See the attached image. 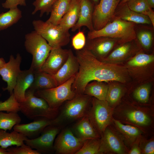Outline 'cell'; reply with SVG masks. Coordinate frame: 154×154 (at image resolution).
I'll return each mask as SVG.
<instances>
[{"instance_id":"cell-35","label":"cell","mask_w":154,"mask_h":154,"mask_svg":"<svg viewBox=\"0 0 154 154\" xmlns=\"http://www.w3.org/2000/svg\"><path fill=\"white\" fill-rule=\"evenodd\" d=\"M57 0H35L33 4L35 7L32 14L34 15L38 11L40 12V16L44 14H48L50 12L52 6Z\"/></svg>"},{"instance_id":"cell-33","label":"cell","mask_w":154,"mask_h":154,"mask_svg":"<svg viewBox=\"0 0 154 154\" xmlns=\"http://www.w3.org/2000/svg\"><path fill=\"white\" fill-rule=\"evenodd\" d=\"M98 138H92L84 141L81 148L75 154H99L100 139Z\"/></svg>"},{"instance_id":"cell-4","label":"cell","mask_w":154,"mask_h":154,"mask_svg":"<svg viewBox=\"0 0 154 154\" xmlns=\"http://www.w3.org/2000/svg\"><path fill=\"white\" fill-rule=\"evenodd\" d=\"M24 46L32 56L30 68L34 72L40 71L52 48L46 41L35 31L26 34Z\"/></svg>"},{"instance_id":"cell-11","label":"cell","mask_w":154,"mask_h":154,"mask_svg":"<svg viewBox=\"0 0 154 154\" xmlns=\"http://www.w3.org/2000/svg\"><path fill=\"white\" fill-rule=\"evenodd\" d=\"M84 141L75 136L71 130L66 129L55 139L54 151L59 154H75L82 146Z\"/></svg>"},{"instance_id":"cell-14","label":"cell","mask_w":154,"mask_h":154,"mask_svg":"<svg viewBox=\"0 0 154 154\" xmlns=\"http://www.w3.org/2000/svg\"><path fill=\"white\" fill-rule=\"evenodd\" d=\"M101 135L99 154L125 153V147L121 137L108 126Z\"/></svg>"},{"instance_id":"cell-29","label":"cell","mask_w":154,"mask_h":154,"mask_svg":"<svg viewBox=\"0 0 154 154\" xmlns=\"http://www.w3.org/2000/svg\"><path fill=\"white\" fill-rule=\"evenodd\" d=\"M22 13L17 7L0 13V31L5 29L17 23L22 18Z\"/></svg>"},{"instance_id":"cell-19","label":"cell","mask_w":154,"mask_h":154,"mask_svg":"<svg viewBox=\"0 0 154 154\" xmlns=\"http://www.w3.org/2000/svg\"><path fill=\"white\" fill-rule=\"evenodd\" d=\"M34 78V72L31 68L21 70L13 91L15 98L19 103L25 101L26 92L31 86Z\"/></svg>"},{"instance_id":"cell-38","label":"cell","mask_w":154,"mask_h":154,"mask_svg":"<svg viewBox=\"0 0 154 154\" xmlns=\"http://www.w3.org/2000/svg\"><path fill=\"white\" fill-rule=\"evenodd\" d=\"M151 85L148 83L142 85L136 89L133 93L135 98L138 101L143 103L147 102L148 100Z\"/></svg>"},{"instance_id":"cell-12","label":"cell","mask_w":154,"mask_h":154,"mask_svg":"<svg viewBox=\"0 0 154 154\" xmlns=\"http://www.w3.org/2000/svg\"><path fill=\"white\" fill-rule=\"evenodd\" d=\"M118 45L120 44L117 39L100 37L91 39H87L84 48L101 61Z\"/></svg>"},{"instance_id":"cell-1","label":"cell","mask_w":154,"mask_h":154,"mask_svg":"<svg viewBox=\"0 0 154 154\" xmlns=\"http://www.w3.org/2000/svg\"><path fill=\"white\" fill-rule=\"evenodd\" d=\"M76 56L79 69L72 86L76 94H84L86 85L93 81L125 84L130 79L125 66L101 61L84 48L76 50Z\"/></svg>"},{"instance_id":"cell-25","label":"cell","mask_w":154,"mask_h":154,"mask_svg":"<svg viewBox=\"0 0 154 154\" xmlns=\"http://www.w3.org/2000/svg\"><path fill=\"white\" fill-rule=\"evenodd\" d=\"M34 72V80L29 89L35 92L58 86L53 75L40 71Z\"/></svg>"},{"instance_id":"cell-51","label":"cell","mask_w":154,"mask_h":154,"mask_svg":"<svg viewBox=\"0 0 154 154\" xmlns=\"http://www.w3.org/2000/svg\"><path fill=\"white\" fill-rule=\"evenodd\" d=\"M1 92H0V97H1Z\"/></svg>"},{"instance_id":"cell-6","label":"cell","mask_w":154,"mask_h":154,"mask_svg":"<svg viewBox=\"0 0 154 154\" xmlns=\"http://www.w3.org/2000/svg\"><path fill=\"white\" fill-rule=\"evenodd\" d=\"M75 76L55 87L36 91L34 94L44 99L50 108L58 109L64 102L72 99L75 96L72 89Z\"/></svg>"},{"instance_id":"cell-44","label":"cell","mask_w":154,"mask_h":154,"mask_svg":"<svg viewBox=\"0 0 154 154\" xmlns=\"http://www.w3.org/2000/svg\"><path fill=\"white\" fill-rule=\"evenodd\" d=\"M143 14L147 15L150 20L152 25L154 27V12L152 8H151L148 10L145 11Z\"/></svg>"},{"instance_id":"cell-50","label":"cell","mask_w":154,"mask_h":154,"mask_svg":"<svg viewBox=\"0 0 154 154\" xmlns=\"http://www.w3.org/2000/svg\"><path fill=\"white\" fill-rule=\"evenodd\" d=\"M100 0H92V1L96 4H97L99 2Z\"/></svg>"},{"instance_id":"cell-40","label":"cell","mask_w":154,"mask_h":154,"mask_svg":"<svg viewBox=\"0 0 154 154\" xmlns=\"http://www.w3.org/2000/svg\"><path fill=\"white\" fill-rule=\"evenodd\" d=\"M9 154H40L36 150L33 149L30 146L24 143L19 146L8 147L6 149Z\"/></svg>"},{"instance_id":"cell-22","label":"cell","mask_w":154,"mask_h":154,"mask_svg":"<svg viewBox=\"0 0 154 154\" xmlns=\"http://www.w3.org/2000/svg\"><path fill=\"white\" fill-rule=\"evenodd\" d=\"M136 54L127 62L125 66L129 75L137 74L138 72L146 69L153 64L154 62V56L152 54L141 52Z\"/></svg>"},{"instance_id":"cell-43","label":"cell","mask_w":154,"mask_h":154,"mask_svg":"<svg viewBox=\"0 0 154 154\" xmlns=\"http://www.w3.org/2000/svg\"><path fill=\"white\" fill-rule=\"evenodd\" d=\"M141 149V153L145 154L154 153V141L153 140H149L145 143Z\"/></svg>"},{"instance_id":"cell-2","label":"cell","mask_w":154,"mask_h":154,"mask_svg":"<svg viewBox=\"0 0 154 154\" xmlns=\"http://www.w3.org/2000/svg\"><path fill=\"white\" fill-rule=\"evenodd\" d=\"M135 23L119 19H113L102 29L89 31L87 39L104 37L118 40L120 45L136 39Z\"/></svg>"},{"instance_id":"cell-28","label":"cell","mask_w":154,"mask_h":154,"mask_svg":"<svg viewBox=\"0 0 154 154\" xmlns=\"http://www.w3.org/2000/svg\"><path fill=\"white\" fill-rule=\"evenodd\" d=\"M71 0H57L53 5L50 17L46 21L55 25H59L68 10Z\"/></svg>"},{"instance_id":"cell-37","label":"cell","mask_w":154,"mask_h":154,"mask_svg":"<svg viewBox=\"0 0 154 154\" xmlns=\"http://www.w3.org/2000/svg\"><path fill=\"white\" fill-rule=\"evenodd\" d=\"M136 38L141 45L148 50L151 47L153 40L152 33L148 30L142 29L136 33Z\"/></svg>"},{"instance_id":"cell-20","label":"cell","mask_w":154,"mask_h":154,"mask_svg":"<svg viewBox=\"0 0 154 154\" xmlns=\"http://www.w3.org/2000/svg\"><path fill=\"white\" fill-rule=\"evenodd\" d=\"M116 19H119L135 24L152 25L147 15L131 10L126 3L119 4L112 20Z\"/></svg>"},{"instance_id":"cell-3","label":"cell","mask_w":154,"mask_h":154,"mask_svg":"<svg viewBox=\"0 0 154 154\" xmlns=\"http://www.w3.org/2000/svg\"><path fill=\"white\" fill-rule=\"evenodd\" d=\"M35 92L29 89L27 90L25 101L20 103V111L30 120L55 119L58 109L50 108L44 99L35 96Z\"/></svg>"},{"instance_id":"cell-16","label":"cell","mask_w":154,"mask_h":154,"mask_svg":"<svg viewBox=\"0 0 154 154\" xmlns=\"http://www.w3.org/2000/svg\"><path fill=\"white\" fill-rule=\"evenodd\" d=\"M54 124V119H40L33 120V121L27 123L16 125L14 126L13 129L28 139H32L38 137L46 127Z\"/></svg>"},{"instance_id":"cell-34","label":"cell","mask_w":154,"mask_h":154,"mask_svg":"<svg viewBox=\"0 0 154 154\" xmlns=\"http://www.w3.org/2000/svg\"><path fill=\"white\" fill-rule=\"evenodd\" d=\"M114 124L117 129L127 138L135 139L139 137L141 132L136 127L124 124L114 119Z\"/></svg>"},{"instance_id":"cell-48","label":"cell","mask_w":154,"mask_h":154,"mask_svg":"<svg viewBox=\"0 0 154 154\" xmlns=\"http://www.w3.org/2000/svg\"><path fill=\"white\" fill-rule=\"evenodd\" d=\"M6 63V62L3 58H0V68Z\"/></svg>"},{"instance_id":"cell-32","label":"cell","mask_w":154,"mask_h":154,"mask_svg":"<svg viewBox=\"0 0 154 154\" xmlns=\"http://www.w3.org/2000/svg\"><path fill=\"white\" fill-rule=\"evenodd\" d=\"M123 92L121 86L117 83L112 84L108 85L106 100L111 107L117 103L121 99Z\"/></svg>"},{"instance_id":"cell-7","label":"cell","mask_w":154,"mask_h":154,"mask_svg":"<svg viewBox=\"0 0 154 154\" xmlns=\"http://www.w3.org/2000/svg\"><path fill=\"white\" fill-rule=\"evenodd\" d=\"M91 96L87 95L76 94L67 101L61 114L54 119L55 124L58 125L61 122L73 121L86 116Z\"/></svg>"},{"instance_id":"cell-23","label":"cell","mask_w":154,"mask_h":154,"mask_svg":"<svg viewBox=\"0 0 154 154\" xmlns=\"http://www.w3.org/2000/svg\"><path fill=\"white\" fill-rule=\"evenodd\" d=\"M73 130L76 136L84 141L100 137L87 116L80 119L74 126Z\"/></svg>"},{"instance_id":"cell-46","label":"cell","mask_w":154,"mask_h":154,"mask_svg":"<svg viewBox=\"0 0 154 154\" xmlns=\"http://www.w3.org/2000/svg\"><path fill=\"white\" fill-rule=\"evenodd\" d=\"M0 154H9L6 149L2 148L0 146Z\"/></svg>"},{"instance_id":"cell-41","label":"cell","mask_w":154,"mask_h":154,"mask_svg":"<svg viewBox=\"0 0 154 154\" xmlns=\"http://www.w3.org/2000/svg\"><path fill=\"white\" fill-rule=\"evenodd\" d=\"M78 32L72 39V44L73 48L76 50L83 49L85 47L86 39L84 32L79 29Z\"/></svg>"},{"instance_id":"cell-18","label":"cell","mask_w":154,"mask_h":154,"mask_svg":"<svg viewBox=\"0 0 154 154\" xmlns=\"http://www.w3.org/2000/svg\"><path fill=\"white\" fill-rule=\"evenodd\" d=\"M79 69V64L76 56L71 49H69L68 57L61 68L53 75L58 86L76 76Z\"/></svg>"},{"instance_id":"cell-39","label":"cell","mask_w":154,"mask_h":154,"mask_svg":"<svg viewBox=\"0 0 154 154\" xmlns=\"http://www.w3.org/2000/svg\"><path fill=\"white\" fill-rule=\"evenodd\" d=\"M126 3L130 9L142 14L151 8L147 0H129Z\"/></svg>"},{"instance_id":"cell-8","label":"cell","mask_w":154,"mask_h":154,"mask_svg":"<svg viewBox=\"0 0 154 154\" xmlns=\"http://www.w3.org/2000/svg\"><path fill=\"white\" fill-rule=\"evenodd\" d=\"M91 103V108L86 116L96 131L101 135L112 120V108L106 100H100L94 97Z\"/></svg>"},{"instance_id":"cell-36","label":"cell","mask_w":154,"mask_h":154,"mask_svg":"<svg viewBox=\"0 0 154 154\" xmlns=\"http://www.w3.org/2000/svg\"><path fill=\"white\" fill-rule=\"evenodd\" d=\"M1 111H6L7 112H18L20 111V103L16 100L13 93L4 102L0 101Z\"/></svg>"},{"instance_id":"cell-45","label":"cell","mask_w":154,"mask_h":154,"mask_svg":"<svg viewBox=\"0 0 154 154\" xmlns=\"http://www.w3.org/2000/svg\"><path fill=\"white\" fill-rule=\"evenodd\" d=\"M128 153L129 154H140L141 153V149L137 143L134 145Z\"/></svg>"},{"instance_id":"cell-31","label":"cell","mask_w":154,"mask_h":154,"mask_svg":"<svg viewBox=\"0 0 154 154\" xmlns=\"http://www.w3.org/2000/svg\"><path fill=\"white\" fill-rule=\"evenodd\" d=\"M125 116L127 120L135 124L141 126L148 125L151 123L149 117L144 112L138 110L127 112Z\"/></svg>"},{"instance_id":"cell-21","label":"cell","mask_w":154,"mask_h":154,"mask_svg":"<svg viewBox=\"0 0 154 154\" xmlns=\"http://www.w3.org/2000/svg\"><path fill=\"white\" fill-rule=\"evenodd\" d=\"M93 9V4L89 0H80L78 18L76 24L71 28L72 31L80 29L83 26L86 27L90 31L94 30L92 22Z\"/></svg>"},{"instance_id":"cell-49","label":"cell","mask_w":154,"mask_h":154,"mask_svg":"<svg viewBox=\"0 0 154 154\" xmlns=\"http://www.w3.org/2000/svg\"><path fill=\"white\" fill-rule=\"evenodd\" d=\"M129 0H121L119 4H122L126 3Z\"/></svg>"},{"instance_id":"cell-42","label":"cell","mask_w":154,"mask_h":154,"mask_svg":"<svg viewBox=\"0 0 154 154\" xmlns=\"http://www.w3.org/2000/svg\"><path fill=\"white\" fill-rule=\"evenodd\" d=\"M19 5L26 6V0H5L2 4L3 7L9 9L17 7Z\"/></svg>"},{"instance_id":"cell-26","label":"cell","mask_w":154,"mask_h":154,"mask_svg":"<svg viewBox=\"0 0 154 154\" xmlns=\"http://www.w3.org/2000/svg\"><path fill=\"white\" fill-rule=\"evenodd\" d=\"M28 138L16 131L9 133L0 130V146L7 149L13 145L19 146L25 143Z\"/></svg>"},{"instance_id":"cell-17","label":"cell","mask_w":154,"mask_h":154,"mask_svg":"<svg viewBox=\"0 0 154 154\" xmlns=\"http://www.w3.org/2000/svg\"><path fill=\"white\" fill-rule=\"evenodd\" d=\"M136 39L119 45L101 61L108 63L117 64L135 54L139 50L137 46Z\"/></svg>"},{"instance_id":"cell-9","label":"cell","mask_w":154,"mask_h":154,"mask_svg":"<svg viewBox=\"0 0 154 154\" xmlns=\"http://www.w3.org/2000/svg\"><path fill=\"white\" fill-rule=\"evenodd\" d=\"M121 0H100L93 9L92 22L94 30H98L111 21Z\"/></svg>"},{"instance_id":"cell-30","label":"cell","mask_w":154,"mask_h":154,"mask_svg":"<svg viewBox=\"0 0 154 154\" xmlns=\"http://www.w3.org/2000/svg\"><path fill=\"white\" fill-rule=\"evenodd\" d=\"M21 121L17 112H0V130L10 131L15 125L20 123Z\"/></svg>"},{"instance_id":"cell-13","label":"cell","mask_w":154,"mask_h":154,"mask_svg":"<svg viewBox=\"0 0 154 154\" xmlns=\"http://www.w3.org/2000/svg\"><path fill=\"white\" fill-rule=\"evenodd\" d=\"M21 61L22 57L19 54H17L15 58L11 54L9 62L0 68V75L7 84V87L2 89L4 91L7 90L10 94L13 93L18 76L21 71L20 66Z\"/></svg>"},{"instance_id":"cell-10","label":"cell","mask_w":154,"mask_h":154,"mask_svg":"<svg viewBox=\"0 0 154 154\" xmlns=\"http://www.w3.org/2000/svg\"><path fill=\"white\" fill-rule=\"evenodd\" d=\"M60 129L58 125L52 124L45 127L38 137L27 139L25 143L40 153H51L54 151V144Z\"/></svg>"},{"instance_id":"cell-24","label":"cell","mask_w":154,"mask_h":154,"mask_svg":"<svg viewBox=\"0 0 154 154\" xmlns=\"http://www.w3.org/2000/svg\"><path fill=\"white\" fill-rule=\"evenodd\" d=\"M80 0H71L69 9L61 19L58 25L69 31L76 23L79 17Z\"/></svg>"},{"instance_id":"cell-27","label":"cell","mask_w":154,"mask_h":154,"mask_svg":"<svg viewBox=\"0 0 154 154\" xmlns=\"http://www.w3.org/2000/svg\"><path fill=\"white\" fill-rule=\"evenodd\" d=\"M108 85L103 82L93 81L85 87L84 94L101 100H106Z\"/></svg>"},{"instance_id":"cell-5","label":"cell","mask_w":154,"mask_h":154,"mask_svg":"<svg viewBox=\"0 0 154 154\" xmlns=\"http://www.w3.org/2000/svg\"><path fill=\"white\" fill-rule=\"evenodd\" d=\"M34 31L44 38L52 48L62 47L70 41V34L58 25L38 20L32 22Z\"/></svg>"},{"instance_id":"cell-15","label":"cell","mask_w":154,"mask_h":154,"mask_svg":"<svg viewBox=\"0 0 154 154\" xmlns=\"http://www.w3.org/2000/svg\"><path fill=\"white\" fill-rule=\"evenodd\" d=\"M69 53V50L62 47L52 48L40 71L52 75L55 74L66 61Z\"/></svg>"},{"instance_id":"cell-47","label":"cell","mask_w":154,"mask_h":154,"mask_svg":"<svg viewBox=\"0 0 154 154\" xmlns=\"http://www.w3.org/2000/svg\"><path fill=\"white\" fill-rule=\"evenodd\" d=\"M147 2L150 7L151 8H154V0H147Z\"/></svg>"}]
</instances>
